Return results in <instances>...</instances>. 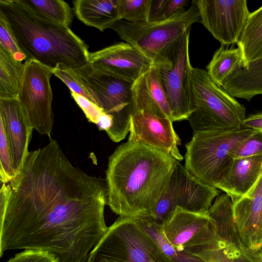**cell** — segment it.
Segmentation results:
<instances>
[{
  "label": "cell",
  "instance_id": "6da1fadb",
  "mask_svg": "<svg viewBox=\"0 0 262 262\" xmlns=\"http://www.w3.org/2000/svg\"><path fill=\"white\" fill-rule=\"evenodd\" d=\"M0 204V256L9 250L48 252L59 262H86L108 228L103 180L73 165L57 141L29 151Z\"/></svg>",
  "mask_w": 262,
  "mask_h": 262
},
{
  "label": "cell",
  "instance_id": "7a4b0ae2",
  "mask_svg": "<svg viewBox=\"0 0 262 262\" xmlns=\"http://www.w3.org/2000/svg\"><path fill=\"white\" fill-rule=\"evenodd\" d=\"M177 161L143 144H120L108 158L106 205L119 216L151 217Z\"/></svg>",
  "mask_w": 262,
  "mask_h": 262
},
{
  "label": "cell",
  "instance_id": "3957f363",
  "mask_svg": "<svg viewBox=\"0 0 262 262\" xmlns=\"http://www.w3.org/2000/svg\"><path fill=\"white\" fill-rule=\"evenodd\" d=\"M0 13L8 21L26 60L33 59L52 69L58 64L75 69L89 62L84 41L70 28L39 16L22 0H1Z\"/></svg>",
  "mask_w": 262,
  "mask_h": 262
},
{
  "label": "cell",
  "instance_id": "277c9868",
  "mask_svg": "<svg viewBox=\"0 0 262 262\" xmlns=\"http://www.w3.org/2000/svg\"><path fill=\"white\" fill-rule=\"evenodd\" d=\"M256 130L242 126L193 133L185 145L184 167L201 183L217 189L229 172L232 152Z\"/></svg>",
  "mask_w": 262,
  "mask_h": 262
},
{
  "label": "cell",
  "instance_id": "5b68a950",
  "mask_svg": "<svg viewBox=\"0 0 262 262\" xmlns=\"http://www.w3.org/2000/svg\"><path fill=\"white\" fill-rule=\"evenodd\" d=\"M80 78L103 115L97 126L115 142L125 138L129 132L133 82L102 72L88 63L73 69Z\"/></svg>",
  "mask_w": 262,
  "mask_h": 262
},
{
  "label": "cell",
  "instance_id": "8992f818",
  "mask_svg": "<svg viewBox=\"0 0 262 262\" xmlns=\"http://www.w3.org/2000/svg\"><path fill=\"white\" fill-rule=\"evenodd\" d=\"M191 92L194 111L187 120L193 133L242 127L245 106L213 82L206 70L193 68Z\"/></svg>",
  "mask_w": 262,
  "mask_h": 262
},
{
  "label": "cell",
  "instance_id": "52a82bcc",
  "mask_svg": "<svg viewBox=\"0 0 262 262\" xmlns=\"http://www.w3.org/2000/svg\"><path fill=\"white\" fill-rule=\"evenodd\" d=\"M195 23H200V12L192 2L188 9L166 19L142 23L120 19L110 29L156 64L168 55L175 43Z\"/></svg>",
  "mask_w": 262,
  "mask_h": 262
},
{
  "label": "cell",
  "instance_id": "ba28073f",
  "mask_svg": "<svg viewBox=\"0 0 262 262\" xmlns=\"http://www.w3.org/2000/svg\"><path fill=\"white\" fill-rule=\"evenodd\" d=\"M86 262H172L132 218L119 216L91 251Z\"/></svg>",
  "mask_w": 262,
  "mask_h": 262
},
{
  "label": "cell",
  "instance_id": "9c48e42d",
  "mask_svg": "<svg viewBox=\"0 0 262 262\" xmlns=\"http://www.w3.org/2000/svg\"><path fill=\"white\" fill-rule=\"evenodd\" d=\"M219 193L218 189L201 183L177 161L151 218L163 225L171 219L178 207L191 212L206 213Z\"/></svg>",
  "mask_w": 262,
  "mask_h": 262
},
{
  "label": "cell",
  "instance_id": "30bf717a",
  "mask_svg": "<svg viewBox=\"0 0 262 262\" xmlns=\"http://www.w3.org/2000/svg\"><path fill=\"white\" fill-rule=\"evenodd\" d=\"M190 31L175 43L168 55L155 64L166 93L173 121L187 119L194 111L191 66L189 52Z\"/></svg>",
  "mask_w": 262,
  "mask_h": 262
},
{
  "label": "cell",
  "instance_id": "8fae6325",
  "mask_svg": "<svg viewBox=\"0 0 262 262\" xmlns=\"http://www.w3.org/2000/svg\"><path fill=\"white\" fill-rule=\"evenodd\" d=\"M169 242L180 251L209 262L221 244L215 226L207 212L198 213L177 207L171 219L163 225Z\"/></svg>",
  "mask_w": 262,
  "mask_h": 262
},
{
  "label": "cell",
  "instance_id": "7c38bea8",
  "mask_svg": "<svg viewBox=\"0 0 262 262\" xmlns=\"http://www.w3.org/2000/svg\"><path fill=\"white\" fill-rule=\"evenodd\" d=\"M24 66L17 98L33 129L50 137L54 124L52 69L33 59L25 61Z\"/></svg>",
  "mask_w": 262,
  "mask_h": 262
},
{
  "label": "cell",
  "instance_id": "4fadbf2b",
  "mask_svg": "<svg viewBox=\"0 0 262 262\" xmlns=\"http://www.w3.org/2000/svg\"><path fill=\"white\" fill-rule=\"evenodd\" d=\"M200 23L223 46L237 43L250 12L246 0H193Z\"/></svg>",
  "mask_w": 262,
  "mask_h": 262
},
{
  "label": "cell",
  "instance_id": "5bb4252c",
  "mask_svg": "<svg viewBox=\"0 0 262 262\" xmlns=\"http://www.w3.org/2000/svg\"><path fill=\"white\" fill-rule=\"evenodd\" d=\"M172 123L167 117L143 110H132L127 141L146 145L182 161L183 157L178 148L181 140Z\"/></svg>",
  "mask_w": 262,
  "mask_h": 262
},
{
  "label": "cell",
  "instance_id": "9a60e30c",
  "mask_svg": "<svg viewBox=\"0 0 262 262\" xmlns=\"http://www.w3.org/2000/svg\"><path fill=\"white\" fill-rule=\"evenodd\" d=\"M89 63L96 69L133 83L154 64L126 42L89 52Z\"/></svg>",
  "mask_w": 262,
  "mask_h": 262
},
{
  "label": "cell",
  "instance_id": "2e32d148",
  "mask_svg": "<svg viewBox=\"0 0 262 262\" xmlns=\"http://www.w3.org/2000/svg\"><path fill=\"white\" fill-rule=\"evenodd\" d=\"M234 223L241 241L249 251L262 249V172L251 189L232 203Z\"/></svg>",
  "mask_w": 262,
  "mask_h": 262
},
{
  "label": "cell",
  "instance_id": "e0dca14e",
  "mask_svg": "<svg viewBox=\"0 0 262 262\" xmlns=\"http://www.w3.org/2000/svg\"><path fill=\"white\" fill-rule=\"evenodd\" d=\"M0 120L5 127L17 175L29 151L33 128L17 98H0Z\"/></svg>",
  "mask_w": 262,
  "mask_h": 262
},
{
  "label": "cell",
  "instance_id": "ac0fdd59",
  "mask_svg": "<svg viewBox=\"0 0 262 262\" xmlns=\"http://www.w3.org/2000/svg\"><path fill=\"white\" fill-rule=\"evenodd\" d=\"M130 105L131 111H145L168 117L172 120L159 68L155 64L151 66L133 82Z\"/></svg>",
  "mask_w": 262,
  "mask_h": 262
},
{
  "label": "cell",
  "instance_id": "d6986e66",
  "mask_svg": "<svg viewBox=\"0 0 262 262\" xmlns=\"http://www.w3.org/2000/svg\"><path fill=\"white\" fill-rule=\"evenodd\" d=\"M262 172V155L234 159L229 172L217 189L235 202L256 183Z\"/></svg>",
  "mask_w": 262,
  "mask_h": 262
},
{
  "label": "cell",
  "instance_id": "ffe728a7",
  "mask_svg": "<svg viewBox=\"0 0 262 262\" xmlns=\"http://www.w3.org/2000/svg\"><path fill=\"white\" fill-rule=\"evenodd\" d=\"M72 3L77 18L101 32L120 20L118 0H77Z\"/></svg>",
  "mask_w": 262,
  "mask_h": 262
},
{
  "label": "cell",
  "instance_id": "44dd1931",
  "mask_svg": "<svg viewBox=\"0 0 262 262\" xmlns=\"http://www.w3.org/2000/svg\"><path fill=\"white\" fill-rule=\"evenodd\" d=\"M222 88L232 97L249 101L262 95V59L250 63L246 68L238 67Z\"/></svg>",
  "mask_w": 262,
  "mask_h": 262
},
{
  "label": "cell",
  "instance_id": "7402d4cb",
  "mask_svg": "<svg viewBox=\"0 0 262 262\" xmlns=\"http://www.w3.org/2000/svg\"><path fill=\"white\" fill-rule=\"evenodd\" d=\"M207 213L214 222L222 241L231 244L241 250L249 251L239 238L234 220L232 202L227 194L216 196Z\"/></svg>",
  "mask_w": 262,
  "mask_h": 262
},
{
  "label": "cell",
  "instance_id": "603a6c76",
  "mask_svg": "<svg viewBox=\"0 0 262 262\" xmlns=\"http://www.w3.org/2000/svg\"><path fill=\"white\" fill-rule=\"evenodd\" d=\"M241 53L242 67L262 59V6L250 12L237 43Z\"/></svg>",
  "mask_w": 262,
  "mask_h": 262
},
{
  "label": "cell",
  "instance_id": "cb8c5ba5",
  "mask_svg": "<svg viewBox=\"0 0 262 262\" xmlns=\"http://www.w3.org/2000/svg\"><path fill=\"white\" fill-rule=\"evenodd\" d=\"M24 67V63L0 47V98H17Z\"/></svg>",
  "mask_w": 262,
  "mask_h": 262
},
{
  "label": "cell",
  "instance_id": "d4e9b609",
  "mask_svg": "<svg viewBox=\"0 0 262 262\" xmlns=\"http://www.w3.org/2000/svg\"><path fill=\"white\" fill-rule=\"evenodd\" d=\"M240 66H242V59L239 49L222 46L214 52L206 71L212 81L222 87Z\"/></svg>",
  "mask_w": 262,
  "mask_h": 262
},
{
  "label": "cell",
  "instance_id": "484cf974",
  "mask_svg": "<svg viewBox=\"0 0 262 262\" xmlns=\"http://www.w3.org/2000/svg\"><path fill=\"white\" fill-rule=\"evenodd\" d=\"M39 16L55 23L70 28L74 13L69 5L62 0H22Z\"/></svg>",
  "mask_w": 262,
  "mask_h": 262
},
{
  "label": "cell",
  "instance_id": "4316f807",
  "mask_svg": "<svg viewBox=\"0 0 262 262\" xmlns=\"http://www.w3.org/2000/svg\"><path fill=\"white\" fill-rule=\"evenodd\" d=\"M134 219L152 237L163 252L172 262H206L192 254L177 250L166 237L163 226L157 223L152 218Z\"/></svg>",
  "mask_w": 262,
  "mask_h": 262
},
{
  "label": "cell",
  "instance_id": "83f0119b",
  "mask_svg": "<svg viewBox=\"0 0 262 262\" xmlns=\"http://www.w3.org/2000/svg\"><path fill=\"white\" fill-rule=\"evenodd\" d=\"M151 0H118L120 20L129 23L148 21Z\"/></svg>",
  "mask_w": 262,
  "mask_h": 262
},
{
  "label": "cell",
  "instance_id": "f1b7e54d",
  "mask_svg": "<svg viewBox=\"0 0 262 262\" xmlns=\"http://www.w3.org/2000/svg\"><path fill=\"white\" fill-rule=\"evenodd\" d=\"M209 262H262L259 254L243 251L222 241L220 247L212 254Z\"/></svg>",
  "mask_w": 262,
  "mask_h": 262
},
{
  "label": "cell",
  "instance_id": "f546056e",
  "mask_svg": "<svg viewBox=\"0 0 262 262\" xmlns=\"http://www.w3.org/2000/svg\"><path fill=\"white\" fill-rule=\"evenodd\" d=\"M0 180L1 183H8L17 176L11 155L5 127L0 121Z\"/></svg>",
  "mask_w": 262,
  "mask_h": 262
},
{
  "label": "cell",
  "instance_id": "4dcf8cb0",
  "mask_svg": "<svg viewBox=\"0 0 262 262\" xmlns=\"http://www.w3.org/2000/svg\"><path fill=\"white\" fill-rule=\"evenodd\" d=\"M188 0H151L148 21L170 18L185 10Z\"/></svg>",
  "mask_w": 262,
  "mask_h": 262
},
{
  "label": "cell",
  "instance_id": "1f68e13d",
  "mask_svg": "<svg viewBox=\"0 0 262 262\" xmlns=\"http://www.w3.org/2000/svg\"><path fill=\"white\" fill-rule=\"evenodd\" d=\"M52 73L67 85L70 92L79 94L95 104L92 96L85 87L81 79L73 69L58 64L52 69Z\"/></svg>",
  "mask_w": 262,
  "mask_h": 262
},
{
  "label": "cell",
  "instance_id": "d6a6232c",
  "mask_svg": "<svg viewBox=\"0 0 262 262\" xmlns=\"http://www.w3.org/2000/svg\"><path fill=\"white\" fill-rule=\"evenodd\" d=\"M0 47L8 51L15 59L22 61L26 57L20 50L10 27L2 14L0 13Z\"/></svg>",
  "mask_w": 262,
  "mask_h": 262
},
{
  "label": "cell",
  "instance_id": "836d02e7",
  "mask_svg": "<svg viewBox=\"0 0 262 262\" xmlns=\"http://www.w3.org/2000/svg\"><path fill=\"white\" fill-rule=\"evenodd\" d=\"M262 155V132L256 130L244 139L232 152L233 159Z\"/></svg>",
  "mask_w": 262,
  "mask_h": 262
},
{
  "label": "cell",
  "instance_id": "e575fe53",
  "mask_svg": "<svg viewBox=\"0 0 262 262\" xmlns=\"http://www.w3.org/2000/svg\"><path fill=\"white\" fill-rule=\"evenodd\" d=\"M6 262H59L58 259L48 252L26 249L15 255Z\"/></svg>",
  "mask_w": 262,
  "mask_h": 262
},
{
  "label": "cell",
  "instance_id": "d590c367",
  "mask_svg": "<svg viewBox=\"0 0 262 262\" xmlns=\"http://www.w3.org/2000/svg\"><path fill=\"white\" fill-rule=\"evenodd\" d=\"M71 96L82 110L88 120L96 124L99 122L103 114L101 110L86 98L70 92Z\"/></svg>",
  "mask_w": 262,
  "mask_h": 262
},
{
  "label": "cell",
  "instance_id": "8d00e7d4",
  "mask_svg": "<svg viewBox=\"0 0 262 262\" xmlns=\"http://www.w3.org/2000/svg\"><path fill=\"white\" fill-rule=\"evenodd\" d=\"M242 126L257 130H262V112L253 114L246 118Z\"/></svg>",
  "mask_w": 262,
  "mask_h": 262
},
{
  "label": "cell",
  "instance_id": "74e56055",
  "mask_svg": "<svg viewBox=\"0 0 262 262\" xmlns=\"http://www.w3.org/2000/svg\"><path fill=\"white\" fill-rule=\"evenodd\" d=\"M261 132H262V130H260Z\"/></svg>",
  "mask_w": 262,
  "mask_h": 262
}]
</instances>
